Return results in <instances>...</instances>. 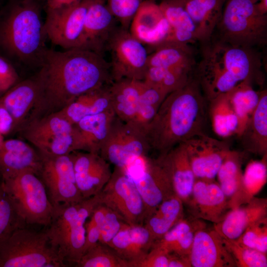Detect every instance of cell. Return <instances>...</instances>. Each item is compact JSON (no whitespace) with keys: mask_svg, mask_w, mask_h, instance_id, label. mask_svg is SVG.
<instances>
[{"mask_svg":"<svg viewBox=\"0 0 267 267\" xmlns=\"http://www.w3.org/2000/svg\"><path fill=\"white\" fill-rule=\"evenodd\" d=\"M38 74L40 93L29 120L58 112L78 97L113 82L103 56L81 48H47Z\"/></svg>","mask_w":267,"mask_h":267,"instance_id":"1","label":"cell"},{"mask_svg":"<svg viewBox=\"0 0 267 267\" xmlns=\"http://www.w3.org/2000/svg\"><path fill=\"white\" fill-rule=\"evenodd\" d=\"M206 101L194 76L182 87L168 94L146 130L150 150L162 155L204 134Z\"/></svg>","mask_w":267,"mask_h":267,"instance_id":"2","label":"cell"},{"mask_svg":"<svg viewBox=\"0 0 267 267\" xmlns=\"http://www.w3.org/2000/svg\"><path fill=\"white\" fill-rule=\"evenodd\" d=\"M201 44V57L193 74L207 101L242 82L262 83V58L255 48L233 45L213 37Z\"/></svg>","mask_w":267,"mask_h":267,"instance_id":"3","label":"cell"},{"mask_svg":"<svg viewBox=\"0 0 267 267\" xmlns=\"http://www.w3.org/2000/svg\"><path fill=\"white\" fill-rule=\"evenodd\" d=\"M45 2V0H8L0 10V56L13 65L42 67L48 48L42 18Z\"/></svg>","mask_w":267,"mask_h":267,"instance_id":"4","label":"cell"},{"mask_svg":"<svg viewBox=\"0 0 267 267\" xmlns=\"http://www.w3.org/2000/svg\"><path fill=\"white\" fill-rule=\"evenodd\" d=\"M100 204L98 193L78 203L53 206V216L45 231L51 245L64 263L76 265L83 255L86 221Z\"/></svg>","mask_w":267,"mask_h":267,"instance_id":"5","label":"cell"},{"mask_svg":"<svg viewBox=\"0 0 267 267\" xmlns=\"http://www.w3.org/2000/svg\"><path fill=\"white\" fill-rule=\"evenodd\" d=\"M217 38L233 45L256 48L267 43V15L252 0H226L216 27Z\"/></svg>","mask_w":267,"mask_h":267,"instance_id":"6","label":"cell"},{"mask_svg":"<svg viewBox=\"0 0 267 267\" xmlns=\"http://www.w3.org/2000/svg\"><path fill=\"white\" fill-rule=\"evenodd\" d=\"M45 231L21 227L0 244V267H66Z\"/></svg>","mask_w":267,"mask_h":267,"instance_id":"7","label":"cell"},{"mask_svg":"<svg viewBox=\"0 0 267 267\" xmlns=\"http://www.w3.org/2000/svg\"><path fill=\"white\" fill-rule=\"evenodd\" d=\"M2 181L25 223L49 225L53 206L44 183L37 174L25 171Z\"/></svg>","mask_w":267,"mask_h":267,"instance_id":"8","label":"cell"},{"mask_svg":"<svg viewBox=\"0 0 267 267\" xmlns=\"http://www.w3.org/2000/svg\"><path fill=\"white\" fill-rule=\"evenodd\" d=\"M19 131L40 155L56 156L75 151L74 125L57 113L31 119Z\"/></svg>","mask_w":267,"mask_h":267,"instance_id":"9","label":"cell"},{"mask_svg":"<svg viewBox=\"0 0 267 267\" xmlns=\"http://www.w3.org/2000/svg\"><path fill=\"white\" fill-rule=\"evenodd\" d=\"M123 169L142 199L144 220L162 202L176 195L169 175L157 158L139 157Z\"/></svg>","mask_w":267,"mask_h":267,"instance_id":"10","label":"cell"},{"mask_svg":"<svg viewBox=\"0 0 267 267\" xmlns=\"http://www.w3.org/2000/svg\"><path fill=\"white\" fill-rule=\"evenodd\" d=\"M107 49L111 54L109 64L113 82L125 78L143 81L149 54L144 45L129 30L117 27L108 43Z\"/></svg>","mask_w":267,"mask_h":267,"instance_id":"11","label":"cell"},{"mask_svg":"<svg viewBox=\"0 0 267 267\" xmlns=\"http://www.w3.org/2000/svg\"><path fill=\"white\" fill-rule=\"evenodd\" d=\"M150 151L145 130L116 117L99 154L109 164L124 168Z\"/></svg>","mask_w":267,"mask_h":267,"instance_id":"12","label":"cell"},{"mask_svg":"<svg viewBox=\"0 0 267 267\" xmlns=\"http://www.w3.org/2000/svg\"><path fill=\"white\" fill-rule=\"evenodd\" d=\"M99 195L101 204L115 212L126 223L143 224L144 205L142 199L123 168L115 167Z\"/></svg>","mask_w":267,"mask_h":267,"instance_id":"13","label":"cell"},{"mask_svg":"<svg viewBox=\"0 0 267 267\" xmlns=\"http://www.w3.org/2000/svg\"><path fill=\"white\" fill-rule=\"evenodd\" d=\"M40 156L41 166L39 175L47 190L53 206L75 203L84 200L76 181L72 153L56 156Z\"/></svg>","mask_w":267,"mask_h":267,"instance_id":"14","label":"cell"},{"mask_svg":"<svg viewBox=\"0 0 267 267\" xmlns=\"http://www.w3.org/2000/svg\"><path fill=\"white\" fill-rule=\"evenodd\" d=\"M93 0H81L55 9L44 8V29L47 38L65 50L79 48L88 8Z\"/></svg>","mask_w":267,"mask_h":267,"instance_id":"15","label":"cell"},{"mask_svg":"<svg viewBox=\"0 0 267 267\" xmlns=\"http://www.w3.org/2000/svg\"><path fill=\"white\" fill-rule=\"evenodd\" d=\"M196 179L214 180L229 147L224 141L205 134L183 142Z\"/></svg>","mask_w":267,"mask_h":267,"instance_id":"16","label":"cell"},{"mask_svg":"<svg viewBox=\"0 0 267 267\" xmlns=\"http://www.w3.org/2000/svg\"><path fill=\"white\" fill-rule=\"evenodd\" d=\"M185 205L190 216L214 223L222 221L230 210L227 199L214 179H196L191 196Z\"/></svg>","mask_w":267,"mask_h":267,"instance_id":"17","label":"cell"},{"mask_svg":"<svg viewBox=\"0 0 267 267\" xmlns=\"http://www.w3.org/2000/svg\"><path fill=\"white\" fill-rule=\"evenodd\" d=\"M131 35L154 49L169 40L170 27L154 0H143L131 23Z\"/></svg>","mask_w":267,"mask_h":267,"instance_id":"18","label":"cell"},{"mask_svg":"<svg viewBox=\"0 0 267 267\" xmlns=\"http://www.w3.org/2000/svg\"><path fill=\"white\" fill-rule=\"evenodd\" d=\"M116 20L103 0H93L86 14L79 48L102 55L117 28Z\"/></svg>","mask_w":267,"mask_h":267,"instance_id":"19","label":"cell"},{"mask_svg":"<svg viewBox=\"0 0 267 267\" xmlns=\"http://www.w3.org/2000/svg\"><path fill=\"white\" fill-rule=\"evenodd\" d=\"M189 259L191 267H237L223 237L214 227L196 232Z\"/></svg>","mask_w":267,"mask_h":267,"instance_id":"20","label":"cell"},{"mask_svg":"<svg viewBox=\"0 0 267 267\" xmlns=\"http://www.w3.org/2000/svg\"><path fill=\"white\" fill-rule=\"evenodd\" d=\"M76 183L83 198L98 194L109 180L110 164L99 154L72 152Z\"/></svg>","mask_w":267,"mask_h":267,"instance_id":"21","label":"cell"},{"mask_svg":"<svg viewBox=\"0 0 267 267\" xmlns=\"http://www.w3.org/2000/svg\"><path fill=\"white\" fill-rule=\"evenodd\" d=\"M40 81L38 73L19 82L0 97V101L15 122V132L28 121L39 97Z\"/></svg>","mask_w":267,"mask_h":267,"instance_id":"22","label":"cell"},{"mask_svg":"<svg viewBox=\"0 0 267 267\" xmlns=\"http://www.w3.org/2000/svg\"><path fill=\"white\" fill-rule=\"evenodd\" d=\"M41 166L40 154L29 144L18 139L4 140L0 149V174L2 179L25 171L39 175Z\"/></svg>","mask_w":267,"mask_h":267,"instance_id":"23","label":"cell"},{"mask_svg":"<svg viewBox=\"0 0 267 267\" xmlns=\"http://www.w3.org/2000/svg\"><path fill=\"white\" fill-rule=\"evenodd\" d=\"M116 117L112 109L86 117L74 124L75 151L99 154Z\"/></svg>","mask_w":267,"mask_h":267,"instance_id":"24","label":"cell"},{"mask_svg":"<svg viewBox=\"0 0 267 267\" xmlns=\"http://www.w3.org/2000/svg\"><path fill=\"white\" fill-rule=\"evenodd\" d=\"M156 158L169 175L175 194L185 205L191 196L196 178L184 143Z\"/></svg>","mask_w":267,"mask_h":267,"instance_id":"25","label":"cell"},{"mask_svg":"<svg viewBox=\"0 0 267 267\" xmlns=\"http://www.w3.org/2000/svg\"><path fill=\"white\" fill-rule=\"evenodd\" d=\"M267 216V199L254 196L248 202L230 209L213 227L223 238L236 239L248 227Z\"/></svg>","mask_w":267,"mask_h":267,"instance_id":"26","label":"cell"},{"mask_svg":"<svg viewBox=\"0 0 267 267\" xmlns=\"http://www.w3.org/2000/svg\"><path fill=\"white\" fill-rule=\"evenodd\" d=\"M154 241L143 224L126 223L107 245L134 267L149 252Z\"/></svg>","mask_w":267,"mask_h":267,"instance_id":"27","label":"cell"},{"mask_svg":"<svg viewBox=\"0 0 267 267\" xmlns=\"http://www.w3.org/2000/svg\"><path fill=\"white\" fill-rule=\"evenodd\" d=\"M153 49V52L148 55V67L177 69L193 75L197 62L190 44L166 41Z\"/></svg>","mask_w":267,"mask_h":267,"instance_id":"28","label":"cell"},{"mask_svg":"<svg viewBox=\"0 0 267 267\" xmlns=\"http://www.w3.org/2000/svg\"><path fill=\"white\" fill-rule=\"evenodd\" d=\"M194 23L201 44L214 36L226 0H178Z\"/></svg>","mask_w":267,"mask_h":267,"instance_id":"29","label":"cell"},{"mask_svg":"<svg viewBox=\"0 0 267 267\" xmlns=\"http://www.w3.org/2000/svg\"><path fill=\"white\" fill-rule=\"evenodd\" d=\"M145 87L143 81L127 78L113 82L109 85L111 107L118 118L124 122L133 119Z\"/></svg>","mask_w":267,"mask_h":267,"instance_id":"30","label":"cell"},{"mask_svg":"<svg viewBox=\"0 0 267 267\" xmlns=\"http://www.w3.org/2000/svg\"><path fill=\"white\" fill-rule=\"evenodd\" d=\"M242 158L240 153L230 149L217 175L220 187L228 201L230 210L245 203L243 191Z\"/></svg>","mask_w":267,"mask_h":267,"instance_id":"31","label":"cell"},{"mask_svg":"<svg viewBox=\"0 0 267 267\" xmlns=\"http://www.w3.org/2000/svg\"><path fill=\"white\" fill-rule=\"evenodd\" d=\"M109 85L78 97L55 113L74 125L86 117L112 110Z\"/></svg>","mask_w":267,"mask_h":267,"instance_id":"32","label":"cell"},{"mask_svg":"<svg viewBox=\"0 0 267 267\" xmlns=\"http://www.w3.org/2000/svg\"><path fill=\"white\" fill-rule=\"evenodd\" d=\"M158 4L171 28L167 41L189 44L199 42L196 27L178 0H161Z\"/></svg>","mask_w":267,"mask_h":267,"instance_id":"33","label":"cell"},{"mask_svg":"<svg viewBox=\"0 0 267 267\" xmlns=\"http://www.w3.org/2000/svg\"><path fill=\"white\" fill-rule=\"evenodd\" d=\"M243 147L262 155L267 154V91H261L258 104L240 136Z\"/></svg>","mask_w":267,"mask_h":267,"instance_id":"34","label":"cell"},{"mask_svg":"<svg viewBox=\"0 0 267 267\" xmlns=\"http://www.w3.org/2000/svg\"><path fill=\"white\" fill-rule=\"evenodd\" d=\"M184 218V204L176 195L162 202L143 224L155 241Z\"/></svg>","mask_w":267,"mask_h":267,"instance_id":"35","label":"cell"},{"mask_svg":"<svg viewBox=\"0 0 267 267\" xmlns=\"http://www.w3.org/2000/svg\"><path fill=\"white\" fill-rule=\"evenodd\" d=\"M252 85L248 81H244L227 92L238 119L236 134L238 137L246 129L259 102L261 91L255 90Z\"/></svg>","mask_w":267,"mask_h":267,"instance_id":"36","label":"cell"},{"mask_svg":"<svg viewBox=\"0 0 267 267\" xmlns=\"http://www.w3.org/2000/svg\"><path fill=\"white\" fill-rule=\"evenodd\" d=\"M209 102V114L215 134L222 137L236 134L238 122L227 93Z\"/></svg>","mask_w":267,"mask_h":267,"instance_id":"37","label":"cell"},{"mask_svg":"<svg viewBox=\"0 0 267 267\" xmlns=\"http://www.w3.org/2000/svg\"><path fill=\"white\" fill-rule=\"evenodd\" d=\"M193 76L179 70L148 67L143 81L168 94L182 87Z\"/></svg>","mask_w":267,"mask_h":267,"instance_id":"38","label":"cell"},{"mask_svg":"<svg viewBox=\"0 0 267 267\" xmlns=\"http://www.w3.org/2000/svg\"><path fill=\"white\" fill-rule=\"evenodd\" d=\"M76 267H131L113 249L99 242L83 255Z\"/></svg>","mask_w":267,"mask_h":267,"instance_id":"39","label":"cell"},{"mask_svg":"<svg viewBox=\"0 0 267 267\" xmlns=\"http://www.w3.org/2000/svg\"><path fill=\"white\" fill-rule=\"evenodd\" d=\"M267 155L261 160L251 161L243 173V191L245 203L254 197L267 182Z\"/></svg>","mask_w":267,"mask_h":267,"instance_id":"40","label":"cell"},{"mask_svg":"<svg viewBox=\"0 0 267 267\" xmlns=\"http://www.w3.org/2000/svg\"><path fill=\"white\" fill-rule=\"evenodd\" d=\"M24 223L1 181L0 182V244L15 229L23 227Z\"/></svg>","mask_w":267,"mask_h":267,"instance_id":"41","label":"cell"},{"mask_svg":"<svg viewBox=\"0 0 267 267\" xmlns=\"http://www.w3.org/2000/svg\"><path fill=\"white\" fill-rule=\"evenodd\" d=\"M223 240L234 259L236 267H267V254L244 245L236 239L223 238Z\"/></svg>","mask_w":267,"mask_h":267,"instance_id":"42","label":"cell"},{"mask_svg":"<svg viewBox=\"0 0 267 267\" xmlns=\"http://www.w3.org/2000/svg\"><path fill=\"white\" fill-rule=\"evenodd\" d=\"M236 240L244 245L267 254V217L250 225Z\"/></svg>","mask_w":267,"mask_h":267,"instance_id":"43","label":"cell"},{"mask_svg":"<svg viewBox=\"0 0 267 267\" xmlns=\"http://www.w3.org/2000/svg\"><path fill=\"white\" fill-rule=\"evenodd\" d=\"M143 0H108L107 6L121 24L129 30L132 20Z\"/></svg>","mask_w":267,"mask_h":267,"instance_id":"44","label":"cell"},{"mask_svg":"<svg viewBox=\"0 0 267 267\" xmlns=\"http://www.w3.org/2000/svg\"><path fill=\"white\" fill-rule=\"evenodd\" d=\"M126 224L115 212L108 208L103 220L100 225L99 242L107 245Z\"/></svg>","mask_w":267,"mask_h":267,"instance_id":"45","label":"cell"},{"mask_svg":"<svg viewBox=\"0 0 267 267\" xmlns=\"http://www.w3.org/2000/svg\"><path fill=\"white\" fill-rule=\"evenodd\" d=\"M19 81L14 66L0 55V97Z\"/></svg>","mask_w":267,"mask_h":267,"instance_id":"46","label":"cell"},{"mask_svg":"<svg viewBox=\"0 0 267 267\" xmlns=\"http://www.w3.org/2000/svg\"><path fill=\"white\" fill-rule=\"evenodd\" d=\"M172 254L152 247L146 256L134 267H169Z\"/></svg>","mask_w":267,"mask_h":267,"instance_id":"47","label":"cell"},{"mask_svg":"<svg viewBox=\"0 0 267 267\" xmlns=\"http://www.w3.org/2000/svg\"><path fill=\"white\" fill-rule=\"evenodd\" d=\"M206 226H207L194 228L185 233L172 245L168 253L189 258L196 232Z\"/></svg>","mask_w":267,"mask_h":267,"instance_id":"48","label":"cell"},{"mask_svg":"<svg viewBox=\"0 0 267 267\" xmlns=\"http://www.w3.org/2000/svg\"><path fill=\"white\" fill-rule=\"evenodd\" d=\"M15 132L14 120L0 101V134L4 136Z\"/></svg>","mask_w":267,"mask_h":267,"instance_id":"49","label":"cell"},{"mask_svg":"<svg viewBox=\"0 0 267 267\" xmlns=\"http://www.w3.org/2000/svg\"><path fill=\"white\" fill-rule=\"evenodd\" d=\"M85 226L86 235L83 254L99 242L100 235L99 226L90 220L89 222L86 223Z\"/></svg>","mask_w":267,"mask_h":267,"instance_id":"50","label":"cell"},{"mask_svg":"<svg viewBox=\"0 0 267 267\" xmlns=\"http://www.w3.org/2000/svg\"><path fill=\"white\" fill-rule=\"evenodd\" d=\"M81 0H45V8L55 9L68 6L80 1Z\"/></svg>","mask_w":267,"mask_h":267,"instance_id":"51","label":"cell"},{"mask_svg":"<svg viewBox=\"0 0 267 267\" xmlns=\"http://www.w3.org/2000/svg\"><path fill=\"white\" fill-rule=\"evenodd\" d=\"M257 11L262 15H267V0H260L255 3Z\"/></svg>","mask_w":267,"mask_h":267,"instance_id":"52","label":"cell"},{"mask_svg":"<svg viewBox=\"0 0 267 267\" xmlns=\"http://www.w3.org/2000/svg\"><path fill=\"white\" fill-rule=\"evenodd\" d=\"M4 141L3 136L0 134V149Z\"/></svg>","mask_w":267,"mask_h":267,"instance_id":"53","label":"cell"},{"mask_svg":"<svg viewBox=\"0 0 267 267\" xmlns=\"http://www.w3.org/2000/svg\"><path fill=\"white\" fill-rule=\"evenodd\" d=\"M252 0L255 3L260 0Z\"/></svg>","mask_w":267,"mask_h":267,"instance_id":"54","label":"cell"}]
</instances>
